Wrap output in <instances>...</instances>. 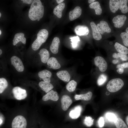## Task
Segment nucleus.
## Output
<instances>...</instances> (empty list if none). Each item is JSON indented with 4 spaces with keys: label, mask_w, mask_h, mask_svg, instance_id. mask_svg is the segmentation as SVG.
<instances>
[{
    "label": "nucleus",
    "mask_w": 128,
    "mask_h": 128,
    "mask_svg": "<svg viewBox=\"0 0 128 128\" xmlns=\"http://www.w3.org/2000/svg\"><path fill=\"white\" fill-rule=\"evenodd\" d=\"M44 8L40 0H34L31 5L28 12L29 18L32 21H39L44 15Z\"/></svg>",
    "instance_id": "f257e3e1"
},
{
    "label": "nucleus",
    "mask_w": 128,
    "mask_h": 128,
    "mask_svg": "<svg viewBox=\"0 0 128 128\" xmlns=\"http://www.w3.org/2000/svg\"><path fill=\"white\" fill-rule=\"evenodd\" d=\"M48 36V32L45 29L40 30L37 34L36 39L33 42L32 45V48L34 50L38 49L43 43L45 42Z\"/></svg>",
    "instance_id": "f03ea898"
},
{
    "label": "nucleus",
    "mask_w": 128,
    "mask_h": 128,
    "mask_svg": "<svg viewBox=\"0 0 128 128\" xmlns=\"http://www.w3.org/2000/svg\"><path fill=\"white\" fill-rule=\"evenodd\" d=\"M124 85V82L121 79L115 78L109 81L107 84L106 88L110 92H115L121 89Z\"/></svg>",
    "instance_id": "7ed1b4c3"
},
{
    "label": "nucleus",
    "mask_w": 128,
    "mask_h": 128,
    "mask_svg": "<svg viewBox=\"0 0 128 128\" xmlns=\"http://www.w3.org/2000/svg\"><path fill=\"white\" fill-rule=\"evenodd\" d=\"M27 125L26 119L21 115H18L15 117L12 123V128H26Z\"/></svg>",
    "instance_id": "20e7f679"
},
{
    "label": "nucleus",
    "mask_w": 128,
    "mask_h": 128,
    "mask_svg": "<svg viewBox=\"0 0 128 128\" xmlns=\"http://www.w3.org/2000/svg\"><path fill=\"white\" fill-rule=\"evenodd\" d=\"M12 92L14 97L18 100L24 99L27 96L26 90L19 87H14Z\"/></svg>",
    "instance_id": "39448f33"
},
{
    "label": "nucleus",
    "mask_w": 128,
    "mask_h": 128,
    "mask_svg": "<svg viewBox=\"0 0 128 128\" xmlns=\"http://www.w3.org/2000/svg\"><path fill=\"white\" fill-rule=\"evenodd\" d=\"M95 65L99 68L102 72H104L106 70L107 68V64L105 59L101 56H97L94 59Z\"/></svg>",
    "instance_id": "423d86ee"
},
{
    "label": "nucleus",
    "mask_w": 128,
    "mask_h": 128,
    "mask_svg": "<svg viewBox=\"0 0 128 128\" xmlns=\"http://www.w3.org/2000/svg\"><path fill=\"white\" fill-rule=\"evenodd\" d=\"M10 61L11 64L18 72H21L24 71V65L21 60L19 58L16 56H13L11 58Z\"/></svg>",
    "instance_id": "0eeeda50"
},
{
    "label": "nucleus",
    "mask_w": 128,
    "mask_h": 128,
    "mask_svg": "<svg viewBox=\"0 0 128 128\" xmlns=\"http://www.w3.org/2000/svg\"><path fill=\"white\" fill-rule=\"evenodd\" d=\"M127 18L123 15H118L113 19L112 22L114 24V27L117 28L122 27L124 24Z\"/></svg>",
    "instance_id": "6e6552de"
},
{
    "label": "nucleus",
    "mask_w": 128,
    "mask_h": 128,
    "mask_svg": "<svg viewBox=\"0 0 128 128\" xmlns=\"http://www.w3.org/2000/svg\"><path fill=\"white\" fill-rule=\"evenodd\" d=\"M61 102L62 110L64 111H66L72 103V101L69 96L64 95L61 97Z\"/></svg>",
    "instance_id": "1a4fd4ad"
},
{
    "label": "nucleus",
    "mask_w": 128,
    "mask_h": 128,
    "mask_svg": "<svg viewBox=\"0 0 128 128\" xmlns=\"http://www.w3.org/2000/svg\"><path fill=\"white\" fill-rule=\"evenodd\" d=\"M97 27L101 34H103L105 32L110 33L111 30L109 27L107 22L104 21H101L100 23L97 25Z\"/></svg>",
    "instance_id": "9d476101"
},
{
    "label": "nucleus",
    "mask_w": 128,
    "mask_h": 128,
    "mask_svg": "<svg viewBox=\"0 0 128 128\" xmlns=\"http://www.w3.org/2000/svg\"><path fill=\"white\" fill-rule=\"evenodd\" d=\"M82 13V9L79 6L76 7L73 10L70 11L69 18L70 20L72 21L79 18Z\"/></svg>",
    "instance_id": "9b49d317"
},
{
    "label": "nucleus",
    "mask_w": 128,
    "mask_h": 128,
    "mask_svg": "<svg viewBox=\"0 0 128 128\" xmlns=\"http://www.w3.org/2000/svg\"><path fill=\"white\" fill-rule=\"evenodd\" d=\"M59 97L57 92L51 90L43 96L42 100L44 101H46L50 100L54 101H57Z\"/></svg>",
    "instance_id": "f8f14e48"
},
{
    "label": "nucleus",
    "mask_w": 128,
    "mask_h": 128,
    "mask_svg": "<svg viewBox=\"0 0 128 128\" xmlns=\"http://www.w3.org/2000/svg\"><path fill=\"white\" fill-rule=\"evenodd\" d=\"M52 75L51 72L47 69L40 71L38 73L39 77L42 79L44 81L49 82L51 81L50 78Z\"/></svg>",
    "instance_id": "ddd939ff"
},
{
    "label": "nucleus",
    "mask_w": 128,
    "mask_h": 128,
    "mask_svg": "<svg viewBox=\"0 0 128 128\" xmlns=\"http://www.w3.org/2000/svg\"><path fill=\"white\" fill-rule=\"evenodd\" d=\"M74 31L77 35L80 36H86L89 33L88 27L85 26L79 25L75 28Z\"/></svg>",
    "instance_id": "4468645a"
},
{
    "label": "nucleus",
    "mask_w": 128,
    "mask_h": 128,
    "mask_svg": "<svg viewBox=\"0 0 128 128\" xmlns=\"http://www.w3.org/2000/svg\"><path fill=\"white\" fill-rule=\"evenodd\" d=\"M56 74L58 77L63 81L68 82L70 80V75L66 70L59 71L56 73Z\"/></svg>",
    "instance_id": "2eb2a0df"
},
{
    "label": "nucleus",
    "mask_w": 128,
    "mask_h": 128,
    "mask_svg": "<svg viewBox=\"0 0 128 128\" xmlns=\"http://www.w3.org/2000/svg\"><path fill=\"white\" fill-rule=\"evenodd\" d=\"M59 44V38L57 37H54L50 47V50L53 53L56 54L58 53Z\"/></svg>",
    "instance_id": "dca6fc26"
},
{
    "label": "nucleus",
    "mask_w": 128,
    "mask_h": 128,
    "mask_svg": "<svg viewBox=\"0 0 128 128\" xmlns=\"http://www.w3.org/2000/svg\"><path fill=\"white\" fill-rule=\"evenodd\" d=\"M90 25L92 31L93 38L97 40H101L102 38V36L95 23L93 22H91L90 23Z\"/></svg>",
    "instance_id": "f3484780"
},
{
    "label": "nucleus",
    "mask_w": 128,
    "mask_h": 128,
    "mask_svg": "<svg viewBox=\"0 0 128 128\" xmlns=\"http://www.w3.org/2000/svg\"><path fill=\"white\" fill-rule=\"evenodd\" d=\"M47 64L52 69H60L61 66L57 59L53 57L49 58L47 63Z\"/></svg>",
    "instance_id": "a211bd4d"
},
{
    "label": "nucleus",
    "mask_w": 128,
    "mask_h": 128,
    "mask_svg": "<svg viewBox=\"0 0 128 128\" xmlns=\"http://www.w3.org/2000/svg\"><path fill=\"white\" fill-rule=\"evenodd\" d=\"M82 110V108L80 105H78L71 110L69 114V117L73 119H76L80 116Z\"/></svg>",
    "instance_id": "6ab92c4d"
},
{
    "label": "nucleus",
    "mask_w": 128,
    "mask_h": 128,
    "mask_svg": "<svg viewBox=\"0 0 128 128\" xmlns=\"http://www.w3.org/2000/svg\"><path fill=\"white\" fill-rule=\"evenodd\" d=\"M41 61L43 63H47L49 59L50 54L49 51L46 49L43 48L41 49L38 53Z\"/></svg>",
    "instance_id": "aec40b11"
},
{
    "label": "nucleus",
    "mask_w": 128,
    "mask_h": 128,
    "mask_svg": "<svg viewBox=\"0 0 128 128\" xmlns=\"http://www.w3.org/2000/svg\"><path fill=\"white\" fill-rule=\"evenodd\" d=\"M24 35L23 33H19L16 34L13 40V45L15 46L20 41L23 44L26 43V39L24 37Z\"/></svg>",
    "instance_id": "412c9836"
},
{
    "label": "nucleus",
    "mask_w": 128,
    "mask_h": 128,
    "mask_svg": "<svg viewBox=\"0 0 128 128\" xmlns=\"http://www.w3.org/2000/svg\"><path fill=\"white\" fill-rule=\"evenodd\" d=\"M39 85L42 90L47 93L54 88L53 85L51 83L44 81L40 82Z\"/></svg>",
    "instance_id": "4be33fe9"
},
{
    "label": "nucleus",
    "mask_w": 128,
    "mask_h": 128,
    "mask_svg": "<svg viewBox=\"0 0 128 128\" xmlns=\"http://www.w3.org/2000/svg\"><path fill=\"white\" fill-rule=\"evenodd\" d=\"M65 6L64 3H62L56 6L53 10V13L57 17L61 18L62 16V12Z\"/></svg>",
    "instance_id": "5701e85b"
},
{
    "label": "nucleus",
    "mask_w": 128,
    "mask_h": 128,
    "mask_svg": "<svg viewBox=\"0 0 128 128\" xmlns=\"http://www.w3.org/2000/svg\"><path fill=\"white\" fill-rule=\"evenodd\" d=\"M92 95V93L89 91L84 94L76 95L75 96L74 98L76 100H81L88 101L91 99Z\"/></svg>",
    "instance_id": "b1692460"
},
{
    "label": "nucleus",
    "mask_w": 128,
    "mask_h": 128,
    "mask_svg": "<svg viewBox=\"0 0 128 128\" xmlns=\"http://www.w3.org/2000/svg\"><path fill=\"white\" fill-rule=\"evenodd\" d=\"M89 7L90 8L94 9L95 10L96 14L99 15L101 14L102 10L98 2L96 1L91 3L89 5Z\"/></svg>",
    "instance_id": "393cba45"
},
{
    "label": "nucleus",
    "mask_w": 128,
    "mask_h": 128,
    "mask_svg": "<svg viewBox=\"0 0 128 128\" xmlns=\"http://www.w3.org/2000/svg\"><path fill=\"white\" fill-rule=\"evenodd\" d=\"M119 2L118 0H110L109 1V7L111 11L115 13L119 8Z\"/></svg>",
    "instance_id": "a878e982"
},
{
    "label": "nucleus",
    "mask_w": 128,
    "mask_h": 128,
    "mask_svg": "<svg viewBox=\"0 0 128 128\" xmlns=\"http://www.w3.org/2000/svg\"><path fill=\"white\" fill-rule=\"evenodd\" d=\"M119 9L121 10V12L123 14H126L128 12V7L127 3V0H119Z\"/></svg>",
    "instance_id": "bb28decb"
},
{
    "label": "nucleus",
    "mask_w": 128,
    "mask_h": 128,
    "mask_svg": "<svg viewBox=\"0 0 128 128\" xmlns=\"http://www.w3.org/2000/svg\"><path fill=\"white\" fill-rule=\"evenodd\" d=\"M114 47L116 50L119 53L128 54V49L117 42H116Z\"/></svg>",
    "instance_id": "cd10ccee"
},
{
    "label": "nucleus",
    "mask_w": 128,
    "mask_h": 128,
    "mask_svg": "<svg viewBox=\"0 0 128 128\" xmlns=\"http://www.w3.org/2000/svg\"><path fill=\"white\" fill-rule=\"evenodd\" d=\"M77 85V82L74 80H72L69 81L67 84L66 88L69 92H73L75 90Z\"/></svg>",
    "instance_id": "c85d7f7f"
},
{
    "label": "nucleus",
    "mask_w": 128,
    "mask_h": 128,
    "mask_svg": "<svg viewBox=\"0 0 128 128\" xmlns=\"http://www.w3.org/2000/svg\"><path fill=\"white\" fill-rule=\"evenodd\" d=\"M114 123L117 128H128L124 122L120 118H117Z\"/></svg>",
    "instance_id": "c756f323"
},
{
    "label": "nucleus",
    "mask_w": 128,
    "mask_h": 128,
    "mask_svg": "<svg viewBox=\"0 0 128 128\" xmlns=\"http://www.w3.org/2000/svg\"><path fill=\"white\" fill-rule=\"evenodd\" d=\"M8 82L6 79L3 78H0V93H2L7 87Z\"/></svg>",
    "instance_id": "7c9ffc66"
},
{
    "label": "nucleus",
    "mask_w": 128,
    "mask_h": 128,
    "mask_svg": "<svg viewBox=\"0 0 128 128\" xmlns=\"http://www.w3.org/2000/svg\"><path fill=\"white\" fill-rule=\"evenodd\" d=\"M113 57L115 58H120L123 61H127L128 60V56L127 54L118 53H114L112 55Z\"/></svg>",
    "instance_id": "2f4dec72"
},
{
    "label": "nucleus",
    "mask_w": 128,
    "mask_h": 128,
    "mask_svg": "<svg viewBox=\"0 0 128 128\" xmlns=\"http://www.w3.org/2000/svg\"><path fill=\"white\" fill-rule=\"evenodd\" d=\"M107 79V76L105 74H102L99 77L97 81L98 85L101 86L103 85L106 81Z\"/></svg>",
    "instance_id": "473e14b6"
},
{
    "label": "nucleus",
    "mask_w": 128,
    "mask_h": 128,
    "mask_svg": "<svg viewBox=\"0 0 128 128\" xmlns=\"http://www.w3.org/2000/svg\"><path fill=\"white\" fill-rule=\"evenodd\" d=\"M94 120L91 117L86 116L84 120V123L87 126L90 127L93 125Z\"/></svg>",
    "instance_id": "72a5a7b5"
},
{
    "label": "nucleus",
    "mask_w": 128,
    "mask_h": 128,
    "mask_svg": "<svg viewBox=\"0 0 128 128\" xmlns=\"http://www.w3.org/2000/svg\"><path fill=\"white\" fill-rule=\"evenodd\" d=\"M105 117L108 121L114 122L117 118L115 114L111 112H107L106 113Z\"/></svg>",
    "instance_id": "f704fd0d"
},
{
    "label": "nucleus",
    "mask_w": 128,
    "mask_h": 128,
    "mask_svg": "<svg viewBox=\"0 0 128 128\" xmlns=\"http://www.w3.org/2000/svg\"><path fill=\"white\" fill-rule=\"evenodd\" d=\"M120 35L124 45L128 47V34L126 32H123L121 33Z\"/></svg>",
    "instance_id": "c9c22d12"
},
{
    "label": "nucleus",
    "mask_w": 128,
    "mask_h": 128,
    "mask_svg": "<svg viewBox=\"0 0 128 128\" xmlns=\"http://www.w3.org/2000/svg\"><path fill=\"white\" fill-rule=\"evenodd\" d=\"M72 42V45L73 47H75L77 45V42L79 41V37L77 36L76 37H71L70 38Z\"/></svg>",
    "instance_id": "e433bc0d"
},
{
    "label": "nucleus",
    "mask_w": 128,
    "mask_h": 128,
    "mask_svg": "<svg viewBox=\"0 0 128 128\" xmlns=\"http://www.w3.org/2000/svg\"><path fill=\"white\" fill-rule=\"evenodd\" d=\"M116 68L117 69H123L125 68H128V62L118 64Z\"/></svg>",
    "instance_id": "4c0bfd02"
},
{
    "label": "nucleus",
    "mask_w": 128,
    "mask_h": 128,
    "mask_svg": "<svg viewBox=\"0 0 128 128\" xmlns=\"http://www.w3.org/2000/svg\"><path fill=\"white\" fill-rule=\"evenodd\" d=\"M104 121L103 117H100L98 120V124L100 128L103 127L104 124Z\"/></svg>",
    "instance_id": "58836bf2"
},
{
    "label": "nucleus",
    "mask_w": 128,
    "mask_h": 128,
    "mask_svg": "<svg viewBox=\"0 0 128 128\" xmlns=\"http://www.w3.org/2000/svg\"><path fill=\"white\" fill-rule=\"evenodd\" d=\"M21 1H23V3L27 4H30L32 3L33 1V0H22Z\"/></svg>",
    "instance_id": "ea45409f"
},
{
    "label": "nucleus",
    "mask_w": 128,
    "mask_h": 128,
    "mask_svg": "<svg viewBox=\"0 0 128 128\" xmlns=\"http://www.w3.org/2000/svg\"><path fill=\"white\" fill-rule=\"evenodd\" d=\"M124 71V69H117V72L119 73L120 74H122L123 73Z\"/></svg>",
    "instance_id": "a19ab883"
},
{
    "label": "nucleus",
    "mask_w": 128,
    "mask_h": 128,
    "mask_svg": "<svg viewBox=\"0 0 128 128\" xmlns=\"http://www.w3.org/2000/svg\"><path fill=\"white\" fill-rule=\"evenodd\" d=\"M119 60L117 59H114L112 60V62L114 64H117Z\"/></svg>",
    "instance_id": "79ce46f5"
},
{
    "label": "nucleus",
    "mask_w": 128,
    "mask_h": 128,
    "mask_svg": "<svg viewBox=\"0 0 128 128\" xmlns=\"http://www.w3.org/2000/svg\"><path fill=\"white\" fill-rule=\"evenodd\" d=\"M64 1V0H56V2L58 4H59Z\"/></svg>",
    "instance_id": "37998d69"
},
{
    "label": "nucleus",
    "mask_w": 128,
    "mask_h": 128,
    "mask_svg": "<svg viewBox=\"0 0 128 128\" xmlns=\"http://www.w3.org/2000/svg\"><path fill=\"white\" fill-rule=\"evenodd\" d=\"M95 1V0H89L88 1V2L89 3L91 4L94 2Z\"/></svg>",
    "instance_id": "c03bdc74"
},
{
    "label": "nucleus",
    "mask_w": 128,
    "mask_h": 128,
    "mask_svg": "<svg viewBox=\"0 0 128 128\" xmlns=\"http://www.w3.org/2000/svg\"><path fill=\"white\" fill-rule=\"evenodd\" d=\"M126 123L128 126V115L127 116L126 118Z\"/></svg>",
    "instance_id": "a18cd8bd"
},
{
    "label": "nucleus",
    "mask_w": 128,
    "mask_h": 128,
    "mask_svg": "<svg viewBox=\"0 0 128 128\" xmlns=\"http://www.w3.org/2000/svg\"><path fill=\"white\" fill-rule=\"evenodd\" d=\"M0 125H1L3 123V120L2 119V118H0Z\"/></svg>",
    "instance_id": "49530a36"
},
{
    "label": "nucleus",
    "mask_w": 128,
    "mask_h": 128,
    "mask_svg": "<svg viewBox=\"0 0 128 128\" xmlns=\"http://www.w3.org/2000/svg\"><path fill=\"white\" fill-rule=\"evenodd\" d=\"M126 32L128 34V27H127L125 30Z\"/></svg>",
    "instance_id": "de8ad7c7"
},
{
    "label": "nucleus",
    "mask_w": 128,
    "mask_h": 128,
    "mask_svg": "<svg viewBox=\"0 0 128 128\" xmlns=\"http://www.w3.org/2000/svg\"><path fill=\"white\" fill-rule=\"evenodd\" d=\"M2 53V50L0 49V55H1Z\"/></svg>",
    "instance_id": "09e8293b"
},
{
    "label": "nucleus",
    "mask_w": 128,
    "mask_h": 128,
    "mask_svg": "<svg viewBox=\"0 0 128 128\" xmlns=\"http://www.w3.org/2000/svg\"><path fill=\"white\" fill-rule=\"evenodd\" d=\"M1 30H0V35H1Z\"/></svg>",
    "instance_id": "8fccbe9b"
},
{
    "label": "nucleus",
    "mask_w": 128,
    "mask_h": 128,
    "mask_svg": "<svg viewBox=\"0 0 128 128\" xmlns=\"http://www.w3.org/2000/svg\"><path fill=\"white\" fill-rule=\"evenodd\" d=\"M1 13H0V17H1Z\"/></svg>",
    "instance_id": "3c124183"
}]
</instances>
